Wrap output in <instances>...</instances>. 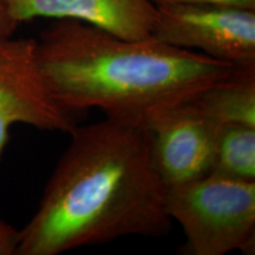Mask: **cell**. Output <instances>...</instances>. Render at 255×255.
Here are the masks:
<instances>
[{
    "label": "cell",
    "instance_id": "6da1fadb",
    "mask_svg": "<svg viewBox=\"0 0 255 255\" xmlns=\"http://www.w3.org/2000/svg\"><path fill=\"white\" fill-rule=\"evenodd\" d=\"M17 255H58L124 237L159 238L173 220L142 124L105 117L76 127Z\"/></svg>",
    "mask_w": 255,
    "mask_h": 255
},
{
    "label": "cell",
    "instance_id": "7a4b0ae2",
    "mask_svg": "<svg viewBox=\"0 0 255 255\" xmlns=\"http://www.w3.org/2000/svg\"><path fill=\"white\" fill-rule=\"evenodd\" d=\"M57 102L75 114L142 124L228 75L235 64L155 40H128L75 19H52L37 40Z\"/></svg>",
    "mask_w": 255,
    "mask_h": 255
},
{
    "label": "cell",
    "instance_id": "3957f363",
    "mask_svg": "<svg viewBox=\"0 0 255 255\" xmlns=\"http://www.w3.org/2000/svg\"><path fill=\"white\" fill-rule=\"evenodd\" d=\"M165 208L186 234V254H254L255 181L210 173L168 186Z\"/></svg>",
    "mask_w": 255,
    "mask_h": 255
},
{
    "label": "cell",
    "instance_id": "277c9868",
    "mask_svg": "<svg viewBox=\"0 0 255 255\" xmlns=\"http://www.w3.org/2000/svg\"><path fill=\"white\" fill-rule=\"evenodd\" d=\"M156 7L155 40L223 62H255V9L207 4Z\"/></svg>",
    "mask_w": 255,
    "mask_h": 255
},
{
    "label": "cell",
    "instance_id": "5b68a950",
    "mask_svg": "<svg viewBox=\"0 0 255 255\" xmlns=\"http://www.w3.org/2000/svg\"><path fill=\"white\" fill-rule=\"evenodd\" d=\"M71 133L73 114L60 105L41 71L37 39L0 40V159L14 124Z\"/></svg>",
    "mask_w": 255,
    "mask_h": 255
},
{
    "label": "cell",
    "instance_id": "8992f818",
    "mask_svg": "<svg viewBox=\"0 0 255 255\" xmlns=\"http://www.w3.org/2000/svg\"><path fill=\"white\" fill-rule=\"evenodd\" d=\"M142 126L152 165L165 187L213 171L222 126L200 113L189 100L150 115Z\"/></svg>",
    "mask_w": 255,
    "mask_h": 255
},
{
    "label": "cell",
    "instance_id": "52a82bcc",
    "mask_svg": "<svg viewBox=\"0 0 255 255\" xmlns=\"http://www.w3.org/2000/svg\"><path fill=\"white\" fill-rule=\"evenodd\" d=\"M19 24L75 19L128 40L151 38L157 7L150 0H1Z\"/></svg>",
    "mask_w": 255,
    "mask_h": 255
},
{
    "label": "cell",
    "instance_id": "ba28073f",
    "mask_svg": "<svg viewBox=\"0 0 255 255\" xmlns=\"http://www.w3.org/2000/svg\"><path fill=\"white\" fill-rule=\"evenodd\" d=\"M189 102L220 126L255 127V62L235 64L226 77L193 96Z\"/></svg>",
    "mask_w": 255,
    "mask_h": 255
},
{
    "label": "cell",
    "instance_id": "9c48e42d",
    "mask_svg": "<svg viewBox=\"0 0 255 255\" xmlns=\"http://www.w3.org/2000/svg\"><path fill=\"white\" fill-rule=\"evenodd\" d=\"M212 173L255 181V127L222 126Z\"/></svg>",
    "mask_w": 255,
    "mask_h": 255
},
{
    "label": "cell",
    "instance_id": "30bf717a",
    "mask_svg": "<svg viewBox=\"0 0 255 255\" xmlns=\"http://www.w3.org/2000/svg\"><path fill=\"white\" fill-rule=\"evenodd\" d=\"M155 5L164 4H207L233 6L247 9H255V0H150Z\"/></svg>",
    "mask_w": 255,
    "mask_h": 255
},
{
    "label": "cell",
    "instance_id": "8fae6325",
    "mask_svg": "<svg viewBox=\"0 0 255 255\" xmlns=\"http://www.w3.org/2000/svg\"><path fill=\"white\" fill-rule=\"evenodd\" d=\"M19 231L0 220V255H17Z\"/></svg>",
    "mask_w": 255,
    "mask_h": 255
},
{
    "label": "cell",
    "instance_id": "7c38bea8",
    "mask_svg": "<svg viewBox=\"0 0 255 255\" xmlns=\"http://www.w3.org/2000/svg\"><path fill=\"white\" fill-rule=\"evenodd\" d=\"M18 26V21L11 17L4 2L0 0V40L13 37Z\"/></svg>",
    "mask_w": 255,
    "mask_h": 255
}]
</instances>
